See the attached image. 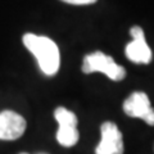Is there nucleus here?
<instances>
[{
  "mask_svg": "<svg viewBox=\"0 0 154 154\" xmlns=\"http://www.w3.org/2000/svg\"><path fill=\"white\" fill-rule=\"evenodd\" d=\"M131 36L134 40L126 46V57L134 63L148 64L152 60V50L145 41V35L141 27L135 26L131 28Z\"/></svg>",
  "mask_w": 154,
  "mask_h": 154,
  "instance_id": "6",
  "label": "nucleus"
},
{
  "mask_svg": "<svg viewBox=\"0 0 154 154\" xmlns=\"http://www.w3.org/2000/svg\"><path fill=\"white\" fill-rule=\"evenodd\" d=\"M67 4H72V5H89V4H94L98 0H60Z\"/></svg>",
  "mask_w": 154,
  "mask_h": 154,
  "instance_id": "8",
  "label": "nucleus"
},
{
  "mask_svg": "<svg viewBox=\"0 0 154 154\" xmlns=\"http://www.w3.org/2000/svg\"><path fill=\"white\" fill-rule=\"evenodd\" d=\"M19 154H28V153H19Z\"/></svg>",
  "mask_w": 154,
  "mask_h": 154,
  "instance_id": "9",
  "label": "nucleus"
},
{
  "mask_svg": "<svg viewBox=\"0 0 154 154\" xmlns=\"http://www.w3.org/2000/svg\"><path fill=\"white\" fill-rule=\"evenodd\" d=\"M123 112L128 117L140 118L149 126H154V109L148 95L143 91H135L123 102Z\"/></svg>",
  "mask_w": 154,
  "mask_h": 154,
  "instance_id": "4",
  "label": "nucleus"
},
{
  "mask_svg": "<svg viewBox=\"0 0 154 154\" xmlns=\"http://www.w3.org/2000/svg\"><path fill=\"white\" fill-rule=\"evenodd\" d=\"M54 118L57 119L58 131H57V140L62 146L71 148L77 144L80 139V132L77 130V119L76 114L67 108L59 107L54 110Z\"/></svg>",
  "mask_w": 154,
  "mask_h": 154,
  "instance_id": "3",
  "label": "nucleus"
},
{
  "mask_svg": "<svg viewBox=\"0 0 154 154\" xmlns=\"http://www.w3.org/2000/svg\"><path fill=\"white\" fill-rule=\"evenodd\" d=\"M84 73H94L100 72L104 73L113 81H121L126 77V69L122 66L117 64L110 55L104 54L103 51H94L88 54L82 62Z\"/></svg>",
  "mask_w": 154,
  "mask_h": 154,
  "instance_id": "2",
  "label": "nucleus"
},
{
  "mask_svg": "<svg viewBox=\"0 0 154 154\" xmlns=\"http://www.w3.org/2000/svg\"><path fill=\"white\" fill-rule=\"evenodd\" d=\"M23 44L36 58L40 69L46 76H54L59 71V49L51 38L35 33H26L23 36Z\"/></svg>",
  "mask_w": 154,
  "mask_h": 154,
  "instance_id": "1",
  "label": "nucleus"
},
{
  "mask_svg": "<svg viewBox=\"0 0 154 154\" xmlns=\"http://www.w3.org/2000/svg\"><path fill=\"white\" fill-rule=\"evenodd\" d=\"M102 139L95 149V154H123V137L121 130L113 122H104L100 126Z\"/></svg>",
  "mask_w": 154,
  "mask_h": 154,
  "instance_id": "5",
  "label": "nucleus"
},
{
  "mask_svg": "<svg viewBox=\"0 0 154 154\" xmlns=\"http://www.w3.org/2000/svg\"><path fill=\"white\" fill-rule=\"evenodd\" d=\"M26 119L13 110L0 112V140H17L26 131Z\"/></svg>",
  "mask_w": 154,
  "mask_h": 154,
  "instance_id": "7",
  "label": "nucleus"
}]
</instances>
